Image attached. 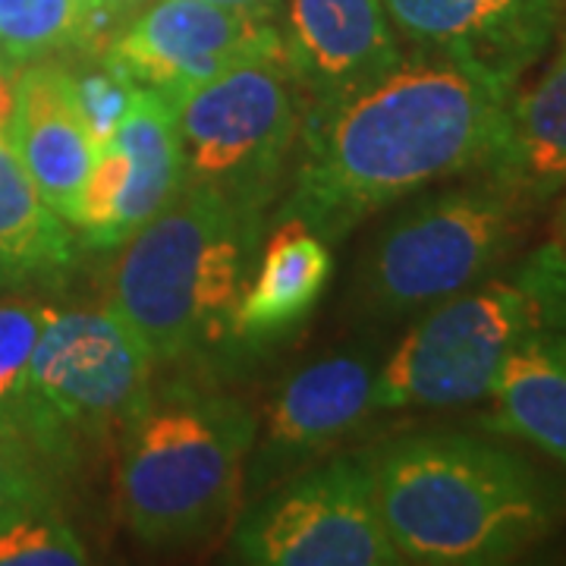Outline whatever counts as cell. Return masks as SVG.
<instances>
[{"label":"cell","mask_w":566,"mask_h":566,"mask_svg":"<svg viewBox=\"0 0 566 566\" xmlns=\"http://www.w3.org/2000/svg\"><path fill=\"white\" fill-rule=\"evenodd\" d=\"M182 186L259 211L281 186L303 129V98L283 61H249L174 98Z\"/></svg>","instance_id":"obj_8"},{"label":"cell","mask_w":566,"mask_h":566,"mask_svg":"<svg viewBox=\"0 0 566 566\" xmlns=\"http://www.w3.org/2000/svg\"><path fill=\"white\" fill-rule=\"evenodd\" d=\"M363 460L403 564H506L564 516V491L545 472L475 434H406Z\"/></svg>","instance_id":"obj_2"},{"label":"cell","mask_w":566,"mask_h":566,"mask_svg":"<svg viewBox=\"0 0 566 566\" xmlns=\"http://www.w3.org/2000/svg\"><path fill=\"white\" fill-rule=\"evenodd\" d=\"M385 10L412 51L469 66L510 92L566 29V0H385Z\"/></svg>","instance_id":"obj_11"},{"label":"cell","mask_w":566,"mask_h":566,"mask_svg":"<svg viewBox=\"0 0 566 566\" xmlns=\"http://www.w3.org/2000/svg\"><path fill=\"white\" fill-rule=\"evenodd\" d=\"M230 554L255 566L403 564L387 538L363 457L327 460L252 497L233 526Z\"/></svg>","instance_id":"obj_9"},{"label":"cell","mask_w":566,"mask_h":566,"mask_svg":"<svg viewBox=\"0 0 566 566\" xmlns=\"http://www.w3.org/2000/svg\"><path fill=\"white\" fill-rule=\"evenodd\" d=\"M535 211L488 170L419 196L365 245L353 305L375 322H403L460 296L513 262Z\"/></svg>","instance_id":"obj_5"},{"label":"cell","mask_w":566,"mask_h":566,"mask_svg":"<svg viewBox=\"0 0 566 566\" xmlns=\"http://www.w3.org/2000/svg\"><path fill=\"white\" fill-rule=\"evenodd\" d=\"M0 70H13V63L7 61V57H3V54H0Z\"/></svg>","instance_id":"obj_29"},{"label":"cell","mask_w":566,"mask_h":566,"mask_svg":"<svg viewBox=\"0 0 566 566\" xmlns=\"http://www.w3.org/2000/svg\"><path fill=\"white\" fill-rule=\"evenodd\" d=\"M54 312L57 308L32 303V300L0 303V412H10L17 403L41 331Z\"/></svg>","instance_id":"obj_23"},{"label":"cell","mask_w":566,"mask_h":566,"mask_svg":"<svg viewBox=\"0 0 566 566\" xmlns=\"http://www.w3.org/2000/svg\"><path fill=\"white\" fill-rule=\"evenodd\" d=\"M274 22L303 114L346 102L406 57L385 0H281Z\"/></svg>","instance_id":"obj_12"},{"label":"cell","mask_w":566,"mask_h":566,"mask_svg":"<svg viewBox=\"0 0 566 566\" xmlns=\"http://www.w3.org/2000/svg\"><path fill=\"white\" fill-rule=\"evenodd\" d=\"M482 170L535 208L566 189V29L538 82L510 95L504 133Z\"/></svg>","instance_id":"obj_15"},{"label":"cell","mask_w":566,"mask_h":566,"mask_svg":"<svg viewBox=\"0 0 566 566\" xmlns=\"http://www.w3.org/2000/svg\"><path fill=\"white\" fill-rule=\"evenodd\" d=\"M85 29L82 0H0V54L13 66L82 48Z\"/></svg>","instance_id":"obj_20"},{"label":"cell","mask_w":566,"mask_h":566,"mask_svg":"<svg viewBox=\"0 0 566 566\" xmlns=\"http://www.w3.org/2000/svg\"><path fill=\"white\" fill-rule=\"evenodd\" d=\"M117 441L126 526L145 545L180 547L227 523L243 488L255 419L230 397L174 385L151 390Z\"/></svg>","instance_id":"obj_4"},{"label":"cell","mask_w":566,"mask_h":566,"mask_svg":"<svg viewBox=\"0 0 566 566\" xmlns=\"http://www.w3.org/2000/svg\"><path fill=\"white\" fill-rule=\"evenodd\" d=\"M85 545L54 497H35L0 513V566H80Z\"/></svg>","instance_id":"obj_21"},{"label":"cell","mask_w":566,"mask_h":566,"mask_svg":"<svg viewBox=\"0 0 566 566\" xmlns=\"http://www.w3.org/2000/svg\"><path fill=\"white\" fill-rule=\"evenodd\" d=\"M95 57H98L95 66H85V70L70 66V73H73V88H76L82 120H85V129H88L92 145L98 151V148L117 139L123 117L136 98V85L126 80L114 63L104 61L102 54H95Z\"/></svg>","instance_id":"obj_22"},{"label":"cell","mask_w":566,"mask_h":566,"mask_svg":"<svg viewBox=\"0 0 566 566\" xmlns=\"http://www.w3.org/2000/svg\"><path fill=\"white\" fill-rule=\"evenodd\" d=\"M371 387L375 371L368 359L346 353L315 359L286 378L264 409L262 431L255 424L243 479L249 497L290 479L293 469L356 431L375 409Z\"/></svg>","instance_id":"obj_13"},{"label":"cell","mask_w":566,"mask_h":566,"mask_svg":"<svg viewBox=\"0 0 566 566\" xmlns=\"http://www.w3.org/2000/svg\"><path fill=\"white\" fill-rule=\"evenodd\" d=\"M114 142L129 158V182L111 230L107 252L126 237H133L142 223L151 221L182 189L180 136L170 98L148 88H136L133 107L126 111Z\"/></svg>","instance_id":"obj_18"},{"label":"cell","mask_w":566,"mask_h":566,"mask_svg":"<svg viewBox=\"0 0 566 566\" xmlns=\"http://www.w3.org/2000/svg\"><path fill=\"white\" fill-rule=\"evenodd\" d=\"M151 371L148 346L107 305L54 312L10 416L57 475L120 434L151 394Z\"/></svg>","instance_id":"obj_7"},{"label":"cell","mask_w":566,"mask_h":566,"mask_svg":"<svg viewBox=\"0 0 566 566\" xmlns=\"http://www.w3.org/2000/svg\"><path fill=\"white\" fill-rule=\"evenodd\" d=\"M331 245L312 227L286 218L268 237L252 281L240 293V303L230 318V334L249 344L281 340L315 308L331 281Z\"/></svg>","instance_id":"obj_16"},{"label":"cell","mask_w":566,"mask_h":566,"mask_svg":"<svg viewBox=\"0 0 566 566\" xmlns=\"http://www.w3.org/2000/svg\"><path fill=\"white\" fill-rule=\"evenodd\" d=\"M145 3H148V0H111V3H107V41L114 39L123 25H126V20H129L136 10H142Z\"/></svg>","instance_id":"obj_27"},{"label":"cell","mask_w":566,"mask_h":566,"mask_svg":"<svg viewBox=\"0 0 566 566\" xmlns=\"http://www.w3.org/2000/svg\"><path fill=\"white\" fill-rule=\"evenodd\" d=\"M510 95L469 66L409 51L385 80L303 114L283 218L340 243L390 205L482 170L504 133Z\"/></svg>","instance_id":"obj_1"},{"label":"cell","mask_w":566,"mask_h":566,"mask_svg":"<svg viewBox=\"0 0 566 566\" xmlns=\"http://www.w3.org/2000/svg\"><path fill=\"white\" fill-rule=\"evenodd\" d=\"M264 214L211 189L182 186L107 268L104 305L148 346L155 363H177L230 334Z\"/></svg>","instance_id":"obj_3"},{"label":"cell","mask_w":566,"mask_h":566,"mask_svg":"<svg viewBox=\"0 0 566 566\" xmlns=\"http://www.w3.org/2000/svg\"><path fill=\"white\" fill-rule=\"evenodd\" d=\"M3 283H13V281H10V274H7V271L0 268V286H3Z\"/></svg>","instance_id":"obj_30"},{"label":"cell","mask_w":566,"mask_h":566,"mask_svg":"<svg viewBox=\"0 0 566 566\" xmlns=\"http://www.w3.org/2000/svg\"><path fill=\"white\" fill-rule=\"evenodd\" d=\"M557 199L560 202H557V211L551 218V233H547V240L542 245H545L551 259H557L566 268V189Z\"/></svg>","instance_id":"obj_26"},{"label":"cell","mask_w":566,"mask_h":566,"mask_svg":"<svg viewBox=\"0 0 566 566\" xmlns=\"http://www.w3.org/2000/svg\"><path fill=\"white\" fill-rule=\"evenodd\" d=\"M211 3L245 10V13H255V17H264V20H277V10H281V0H211Z\"/></svg>","instance_id":"obj_28"},{"label":"cell","mask_w":566,"mask_h":566,"mask_svg":"<svg viewBox=\"0 0 566 566\" xmlns=\"http://www.w3.org/2000/svg\"><path fill=\"white\" fill-rule=\"evenodd\" d=\"M98 54L170 102L230 66L283 61L277 22L211 0H148Z\"/></svg>","instance_id":"obj_10"},{"label":"cell","mask_w":566,"mask_h":566,"mask_svg":"<svg viewBox=\"0 0 566 566\" xmlns=\"http://www.w3.org/2000/svg\"><path fill=\"white\" fill-rule=\"evenodd\" d=\"M70 262V223L41 199L13 148L0 145V268L17 283L54 277Z\"/></svg>","instance_id":"obj_19"},{"label":"cell","mask_w":566,"mask_h":566,"mask_svg":"<svg viewBox=\"0 0 566 566\" xmlns=\"http://www.w3.org/2000/svg\"><path fill=\"white\" fill-rule=\"evenodd\" d=\"M35 497H54V469L44 463L20 422L0 412V513Z\"/></svg>","instance_id":"obj_24"},{"label":"cell","mask_w":566,"mask_h":566,"mask_svg":"<svg viewBox=\"0 0 566 566\" xmlns=\"http://www.w3.org/2000/svg\"><path fill=\"white\" fill-rule=\"evenodd\" d=\"M566 331V268L538 245L513 277H488L424 308L375 375V409H450L485 400L532 334Z\"/></svg>","instance_id":"obj_6"},{"label":"cell","mask_w":566,"mask_h":566,"mask_svg":"<svg viewBox=\"0 0 566 566\" xmlns=\"http://www.w3.org/2000/svg\"><path fill=\"white\" fill-rule=\"evenodd\" d=\"M10 148L32 177L41 199L73 227L95 145L82 120L66 63L44 57L29 63L17 76Z\"/></svg>","instance_id":"obj_14"},{"label":"cell","mask_w":566,"mask_h":566,"mask_svg":"<svg viewBox=\"0 0 566 566\" xmlns=\"http://www.w3.org/2000/svg\"><path fill=\"white\" fill-rule=\"evenodd\" d=\"M488 397L494 431L523 438L566 465V331L526 337L501 363Z\"/></svg>","instance_id":"obj_17"},{"label":"cell","mask_w":566,"mask_h":566,"mask_svg":"<svg viewBox=\"0 0 566 566\" xmlns=\"http://www.w3.org/2000/svg\"><path fill=\"white\" fill-rule=\"evenodd\" d=\"M88 7V29H85V44L82 51L98 54L107 44V3L111 0H82Z\"/></svg>","instance_id":"obj_25"}]
</instances>
